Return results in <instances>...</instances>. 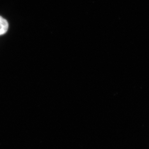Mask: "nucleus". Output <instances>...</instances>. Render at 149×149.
Wrapping results in <instances>:
<instances>
[{
    "mask_svg": "<svg viewBox=\"0 0 149 149\" xmlns=\"http://www.w3.org/2000/svg\"><path fill=\"white\" fill-rule=\"evenodd\" d=\"M9 25L7 20L0 16V36L4 35L7 32Z\"/></svg>",
    "mask_w": 149,
    "mask_h": 149,
    "instance_id": "f257e3e1",
    "label": "nucleus"
}]
</instances>
